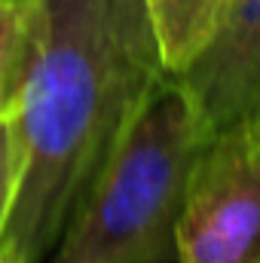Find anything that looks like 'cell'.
Segmentation results:
<instances>
[{
	"label": "cell",
	"instance_id": "obj_1",
	"mask_svg": "<svg viewBox=\"0 0 260 263\" xmlns=\"http://www.w3.org/2000/svg\"><path fill=\"white\" fill-rule=\"evenodd\" d=\"M144 0H28L12 104L15 193L3 263H43L147 92L165 77Z\"/></svg>",
	"mask_w": 260,
	"mask_h": 263
},
{
	"label": "cell",
	"instance_id": "obj_2",
	"mask_svg": "<svg viewBox=\"0 0 260 263\" xmlns=\"http://www.w3.org/2000/svg\"><path fill=\"white\" fill-rule=\"evenodd\" d=\"M208 141L190 92L165 73L70 214L52 263H178V220Z\"/></svg>",
	"mask_w": 260,
	"mask_h": 263
},
{
	"label": "cell",
	"instance_id": "obj_3",
	"mask_svg": "<svg viewBox=\"0 0 260 263\" xmlns=\"http://www.w3.org/2000/svg\"><path fill=\"white\" fill-rule=\"evenodd\" d=\"M178 263H260V132L205 144L178 220Z\"/></svg>",
	"mask_w": 260,
	"mask_h": 263
},
{
	"label": "cell",
	"instance_id": "obj_4",
	"mask_svg": "<svg viewBox=\"0 0 260 263\" xmlns=\"http://www.w3.org/2000/svg\"><path fill=\"white\" fill-rule=\"evenodd\" d=\"M208 135L260 132V0H230L205 49L175 73Z\"/></svg>",
	"mask_w": 260,
	"mask_h": 263
},
{
	"label": "cell",
	"instance_id": "obj_5",
	"mask_svg": "<svg viewBox=\"0 0 260 263\" xmlns=\"http://www.w3.org/2000/svg\"><path fill=\"white\" fill-rule=\"evenodd\" d=\"M230 0H144L169 73H181L205 49Z\"/></svg>",
	"mask_w": 260,
	"mask_h": 263
},
{
	"label": "cell",
	"instance_id": "obj_6",
	"mask_svg": "<svg viewBox=\"0 0 260 263\" xmlns=\"http://www.w3.org/2000/svg\"><path fill=\"white\" fill-rule=\"evenodd\" d=\"M28 55V0H0V117L12 114Z\"/></svg>",
	"mask_w": 260,
	"mask_h": 263
},
{
	"label": "cell",
	"instance_id": "obj_7",
	"mask_svg": "<svg viewBox=\"0 0 260 263\" xmlns=\"http://www.w3.org/2000/svg\"><path fill=\"white\" fill-rule=\"evenodd\" d=\"M15 175H18V153H15L12 120L0 117V236H3V227H6L12 193H15Z\"/></svg>",
	"mask_w": 260,
	"mask_h": 263
},
{
	"label": "cell",
	"instance_id": "obj_8",
	"mask_svg": "<svg viewBox=\"0 0 260 263\" xmlns=\"http://www.w3.org/2000/svg\"><path fill=\"white\" fill-rule=\"evenodd\" d=\"M0 263H3V260H0Z\"/></svg>",
	"mask_w": 260,
	"mask_h": 263
}]
</instances>
